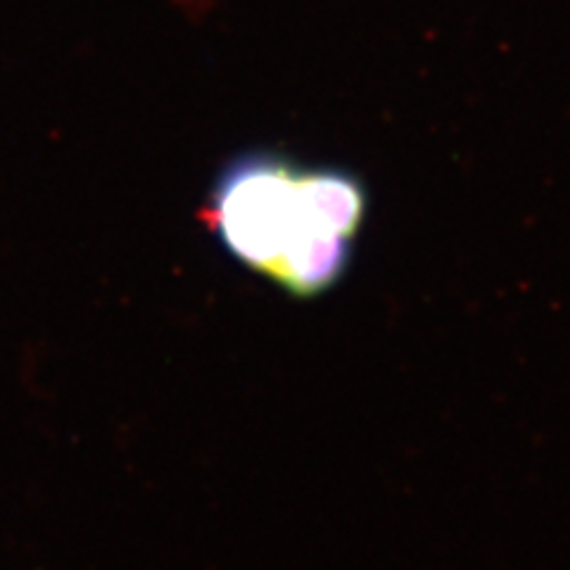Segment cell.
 <instances>
[{"label":"cell","mask_w":570,"mask_h":570,"mask_svg":"<svg viewBox=\"0 0 570 570\" xmlns=\"http://www.w3.org/2000/svg\"><path fill=\"white\" fill-rule=\"evenodd\" d=\"M362 178L343 167L299 165L276 150H245L214 176L205 222L245 269L299 299L347 274L366 219Z\"/></svg>","instance_id":"obj_1"}]
</instances>
